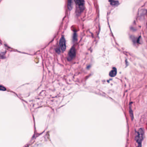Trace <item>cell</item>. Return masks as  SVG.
I'll return each mask as SVG.
<instances>
[{
    "mask_svg": "<svg viewBox=\"0 0 147 147\" xmlns=\"http://www.w3.org/2000/svg\"><path fill=\"white\" fill-rule=\"evenodd\" d=\"M144 138V132L142 129H141L138 130L136 137V140L138 144V146H141L142 142Z\"/></svg>",
    "mask_w": 147,
    "mask_h": 147,
    "instance_id": "6da1fadb",
    "label": "cell"
},
{
    "mask_svg": "<svg viewBox=\"0 0 147 147\" xmlns=\"http://www.w3.org/2000/svg\"><path fill=\"white\" fill-rule=\"evenodd\" d=\"M59 46L62 51H64L66 49V41L64 36H62L59 41Z\"/></svg>",
    "mask_w": 147,
    "mask_h": 147,
    "instance_id": "7a4b0ae2",
    "label": "cell"
},
{
    "mask_svg": "<svg viewBox=\"0 0 147 147\" xmlns=\"http://www.w3.org/2000/svg\"><path fill=\"white\" fill-rule=\"evenodd\" d=\"M117 69L115 67L113 68L112 70L109 73V75L111 77H114L117 74Z\"/></svg>",
    "mask_w": 147,
    "mask_h": 147,
    "instance_id": "5b68a950",
    "label": "cell"
},
{
    "mask_svg": "<svg viewBox=\"0 0 147 147\" xmlns=\"http://www.w3.org/2000/svg\"><path fill=\"white\" fill-rule=\"evenodd\" d=\"M76 55V50L75 47H72L69 51L68 56V59L69 60H71L75 57Z\"/></svg>",
    "mask_w": 147,
    "mask_h": 147,
    "instance_id": "3957f363",
    "label": "cell"
},
{
    "mask_svg": "<svg viewBox=\"0 0 147 147\" xmlns=\"http://www.w3.org/2000/svg\"><path fill=\"white\" fill-rule=\"evenodd\" d=\"M0 90L5 91V90H6V88H5L4 86L0 85Z\"/></svg>",
    "mask_w": 147,
    "mask_h": 147,
    "instance_id": "ba28073f",
    "label": "cell"
},
{
    "mask_svg": "<svg viewBox=\"0 0 147 147\" xmlns=\"http://www.w3.org/2000/svg\"><path fill=\"white\" fill-rule=\"evenodd\" d=\"M73 39L74 40H77V35L76 33H75L73 36Z\"/></svg>",
    "mask_w": 147,
    "mask_h": 147,
    "instance_id": "9c48e42d",
    "label": "cell"
},
{
    "mask_svg": "<svg viewBox=\"0 0 147 147\" xmlns=\"http://www.w3.org/2000/svg\"><path fill=\"white\" fill-rule=\"evenodd\" d=\"M68 9L70 10L72 8V0H68Z\"/></svg>",
    "mask_w": 147,
    "mask_h": 147,
    "instance_id": "52a82bcc",
    "label": "cell"
},
{
    "mask_svg": "<svg viewBox=\"0 0 147 147\" xmlns=\"http://www.w3.org/2000/svg\"><path fill=\"white\" fill-rule=\"evenodd\" d=\"M109 1L110 2L111 5L113 6H117L119 5V2L117 0H109Z\"/></svg>",
    "mask_w": 147,
    "mask_h": 147,
    "instance_id": "8992f818",
    "label": "cell"
},
{
    "mask_svg": "<svg viewBox=\"0 0 147 147\" xmlns=\"http://www.w3.org/2000/svg\"><path fill=\"white\" fill-rule=\"evenodd\" d=\"M76 5L78 7L80 11H82L84 7V1L83 0H75Z\"/></svg>",
    "mask_w": 147,
    "mask_h": 147,
    "instance_id": "277c9868",
    "label": "cell"
}]
</instances>
